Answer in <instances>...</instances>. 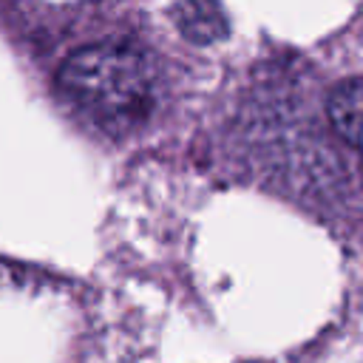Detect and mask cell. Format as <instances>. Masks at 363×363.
Segmentation results:
<instances>
[{
    "mask_svg": "<svg viewBox=\"0 0 363 363\" xmlns=\"http://www.w3.org/2000/svg\"><path fill=\"white\" fill-rule=\"evenodd\" d=\"M326 111L335 133L363 156V77H352L335 85Z\"/></svg>",
    "mask_w": 363,
    "mask_h": 363,
    "instance_id": "cell-2",
    "label": "cell"
},
{
    "mask_svg": "<svg viewBox=\"0 0 363 363\" xmlns=\"http://www.w3.org/2000/svg\"><path fill=\"white\" fill-rule=\"evenodd\" d=\"M173 14L179 31L193 43H216L227 34V17L213 3H179Z\"/></svg>",
    "mask_w": 363,
    "mask_h": 363,
    "instance_id": "cell-3",
    "label": "cell"
},
{
    "mask_svg": "<svg viewBox=\"0 0 363 363\" xmlns=\"http://www.w3.org/2000/svg\"><path fill=\"white\" fill-rule=\"evenodd\" d=\"M60 94L111 133L139 128L156 105V74L145 51L125 43H94L71 51L57 68Z\"/></svg>",
    "mask_w": 363,
    "mask_h": 363,
    "instance_id": "cell-1",
    "label": "cell"
}]
</instances>
